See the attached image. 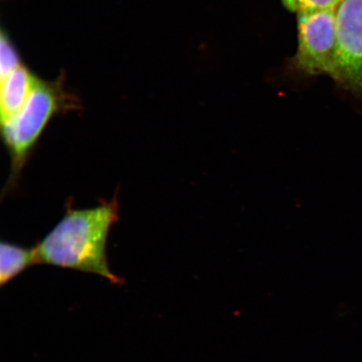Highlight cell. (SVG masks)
I'll list each match as a JSON object with an SVG mask.
<instances>
[{
    "instance_id": "cell-2",
    "label": "cell",
    "mask_w": 362,
    "mask_h": 362,
    "mask_svg": "<svg viewBox=\"0 0 362 362\" xmlns=\"http://www.w3.org/2000/svg\"><path fill=\"white\" fill-rule=\"evenodd\" d=\"M76 101L60 84L37 79L24 106L1 124V138L10 156L11 173L4 193L16 187L45 130L57 115L74 110Z\"/></svg>"
},
{
    "instance_id": "cell-3",
    "label": "cell",
    "mask_w": 362,
    "mask_h": 362,
    "mask_svg": "<svg viewBox=\"0 0 362 362\" xmlns=\"http://www.w3.org/2000/svg\"><path fill=\"white\" fill-rule=\"evenodd\" d=\"M296 63L309 75L334 78L337 65L336 10L297 15Z\"/></svg>"
},
{
    "instance_id": "cell-5",
    "label": "cell",
    "mask_w": 362,
    "mask_h": 362,
    "mask_svg": "<svg viewBox=\"0 0 362 362\" xmlns=\"http://www.w3.org/2000/svg\"><path fill=\"white\" fill-rule=\"evenodd\" d=\"M37 81L25 66H20L1 80L0 121L6 123L17 115L28 99Z\"/></svg>"
},
{
    "instance_id": "cell-1",
    "label": "cell",
    "mask_w": 362,
    "mask_h": 362,
    "mask_svg": "<svg viewBox=\"0 0 362 362\" xmlns=\"http://www.w3.org/2000/svg\"><path fill=\"white\" fill-rule=\"evenodd\" d=\"M119 212L117 194L88 209L66 206L62 218L35 247L39 264L85 272L120 284L107 257L108 235L119 219Z\"/></svg>"
},
{
    "instance_id": "cell-4",
    "label": "cell",
    "mask_w": 362,
    "mask_h": 362,
    "mask_svg": "<svg viewBox=\"0 0 362 362\" xmlns=\"http://www.w3.org/2000/svg\"><path fill=\"white\" fill-rule=\"evenodd\" d=\"M337 65L333 79L362 97V0L336 8Z\"/></svg>"
},
{
    "instance_id": "cell-6",
    "label": "cell",
    "mask_w": 362,
    "mask_h": 362,
    "mask_svg": "<svg viewBox=\"0 0 362 362\" xmlns=\"http://www.w3.org/2000/svg\"><path fill=\"white\" fill-rule=\"evenodd\" d=\"M35 264H39L35 247L2 241L0 245V284L4 286Z\"/></svg>"
},
{
    "instance_id": "cell-7",
    "label": "cell",
    "mask_w": 362,
    "mask_h": 362,
    "mask_svg": "<svg viewBox=\"0 0 362 362\" xmlns=\"http://www.w3.org/2000/svg\"><path fill=\"white\" fill-rule=\"evenodd\" d=\"M343 0H282L285 8L297 13L336 10Z\"/></svg>"
},
{
    "instance_id": "cell-8",
    "label": "cell",
    "mask_w": 362,
    "mask_h": 362,
    "mask_svg": "<svg viewBox=\"0 0 362 362\" xmlns=\"http://www.w3.org/2000/svg\"><path fill=\"white\" fill-rule=\"evenodd\" d=\"M20 66V59L15 48L8 40V36L2 33L1 40H0V76H1V80L6 78L8 74Z\"/></svg>"
}]
</instances>
